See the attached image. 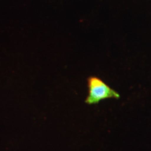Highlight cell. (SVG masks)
I'll return each instance as SVG.
<instances>
[{"mask_svg":"<svg viewBox=\"0 0 151 151\" xmlns=\"http://www.w3.org/2000/svg\"><path fill=\"white\" fill-rule=\"evenodd\" d=\"M120 94L102 79L92 76L88 78V96L85 103L88 105H97L104 100L109 99H119Z\"/></svg>","mask_w":151,"mask_h":151,"instance_id":"cell-1","label":"cell"}]
</instances>
